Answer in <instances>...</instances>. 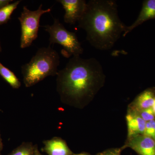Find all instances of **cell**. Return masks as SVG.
I'll return each mask as SVG.
<instances>
[{"label": "cell", "instance_id": "obj_1", "mask_svg": "<svg viewBox=\"0 0 155 155\" xmlns=\"http://www.w3.org/2000/svg\"><path fill=\"white\" fill-rule=\"evenodd\" d=\"M105 80L102 66L96 59L73 57L58 72L57 90L62 102L79 107L93 99Z\"/></svg>", "mask_w": 155, "mask_h": 155}, {"label": "cell", "instance_id": "obj_2", "mask_svg": "<svg viewBox=\"0 0 155 155\" xmlns=\"http://www.w3.org/2000/svg\"><path fill=\"white\" fill-rule=\"evenodd\" d=\"M78 23L86 32L90 45L100 51L113 48L127 26L119 18L117 4L113 0L89 1Z\"/></svg>", "mask_w": 155, "mask_h": 155}, {"label": "cell", "instance_id": "obj_3", "mask_svg": "<svg viewBox=\"0 0 155 155\" xmlns=\"http://www.w3.org/2000/svg\"><path fill=\"white\" fill-rule=\"evenodd\" d=\"M60 56L51 46L40 48L27 64L22 65L23 83L30 87L49 76L58 75Z\"/></svg>", "mask_w": 155, "mask_h": 155}, {"label": "cell", "instance_id": "obj_4", "mask_svg": "<svg viewBox=\"0 0 155 155\" xmlns=\"http://www.w3.org/2000/svg\"><path fill=\"white\" fill-rule=\"evenodd\" d=\"M50 35V44H58L63 47L61 54L65 58L78 57L84 49L75 32L67 30L59 19H54L52 25L43 26Z\"/></svg>", "mask_w": 155, "mask_h": 155}, {"label": "cell", "instance_id": "obj_5", "mask_svg": "<svg viewBox=\"0 0 155 155\" xmlns=\"http://www.w3.org/2000/svg\"><path fill=\"white\" fill-rule=\"evenodd\" d=\"M42 8V5H41L36 11H31L26 6L23 7L21 15L18 18L21 24V48L29 47L37 38L41 17L43 14L49 13L51 11V8L43 10Z\"/></svg>", "mask_w": 155, "mask_h": 155}, {"label": "cell", "instance_id": "obj_6", "mask_svg": "<svg viewBox=\"0 0 155 155\" xmlns=\"http://www.w3.org/2000/svg\"><path fill=\"white\" fill-rule=\"evenodd\" d=\"M129 147L138 155H155V139L144 135L139 134L127 138L123 150Z\"/></svg>", "mask_w": 155, "mask_h": 155}, {"label": "cell", "instance_id": "obj_7", "mask_svg": "<svg viewBox=\"0 0 155 155\" xmlns=\"http://www.w3.org/2000/svg\"><path fill=\"white\" fill-rule=\"evenodd\" d=\"M65 10L64 21L75 24L80 20L86 9L87 2L85 0H58Z\"/></svg>", "mask_w": 155, "mask_h": 155}, {"label": "cell", "instance_id": "obj_8", "mask_svg": "<svg viewBox=\"0 0 155 155\" xmlns=\"http://www.w3.org/2000/svg\"><path fill=\"white\" fill-rule=\"evenodd\" d=\"M150 19H155V0H145L143 2L142 7L137 19L132 25L127 26L122 36H126L134 28Z\"/></svg>", "mask_w": 155, "mask_h": 155}, {"label": "cell", "instance_id": "obj_9", "mask_svg": "<svg viewBox=\"0 0 155 155\" xmlns=\"http://www.w3.org/2000/svg\"><path fill=\"white\" fill-rule=\"evenodd\" d=\"M155 99V87L147 89L130 103L128 110L140 111L152 107Z\"/></svg>", "mask_w": 155, "mask_h": 155}, {"label": "cell", "instance_id": "obj_10", "mask_svg": "<svg viewBox=\"0 0 155 155\" xmlns=\"http://www.w3.org/2000/svg\"><path fill=\"white\" fill-rule=\"evenodd\" d=\"M43 150L48 155H72L73 153L66 142L62 138L54 137L43 142Z\"/></svg>", "mask_w": 155, "mask_h": 155}, {"label": "cell", "instance_id": "obj_11", "mask_svg": "<svg viewBox=\"0 0 155 155\" xmlns=\"http://www.w3.org/2000/svg\"><path fill=\"white\" fill-rule=\"evenodd\" d=\"M127 126V138L139 134H143L146 122L133 111L127 110L126 116Z\"/></svg>", "mask_w": 155, "mask_h": 155}, {"label": "cell", "instance_id": "obj_12", "mask_svg": "<svg viewBox=\"0 0 155 155\" xmlns=\"http://www.w3.org/2000/svg\"><path fill=\"white\" fill-rule=\"evenodd\" d=\"M0 75L13 88L18 89L21 86V82L14 72L3 66L1 63Z\"/></svg>", "mask_w": 155, "mask_h": 155}, {"label": "cell", "instance_id": "obj_13", "mask_svg": "<svg viewBox=\"0 0 155 155\" xmlns=\"http://www.w3.org/2000/svg\"><path fill=\"white\" fill-rule=\"evenodd\" d=\"M38 147L31 142H24L8 155H36Z\"/></svg>", "mask_w": 155, "mask_h": 155}, {"label": "cell", "instance_id": "obj_14", "mask_svg": "<svg viewBox=\"0 0 155 155\" xmlns=\"http://www.w3.org/2000/svg\"><path fill=\"white\" fill-rule=\"evenodd\" d=\"M21 1L9 4L0 10V25L5 24L11 19V15L17 8Z\"/></svg>", "mask_w": 155, "mask_h": 155}, {"label": "cell", "instance_id": "obj_15", "mask_svg": "<svg viewBox=\"0 0 155 155\" xmlns=\"http://www.w3.org/2000/svg\"><path fill=\"white\" fill-rule=\"evenodd\" d=\"M132 111L137 114L139 116H140L142 119H143L145 122H148L150 120L155 119V115L152 108L140 111Z\"/></svg>", "mask_w": 155, "mask_h": 155}, {"label": "cell", "instance_id": "obj_16", "mask_svg": "<svg viewBox=\"0 0 155 155\" xmlns=\"http://www.w3.org/2000/svg\"><path fill=\"white\" fill-rule=\"evenodd\" d=\"M143 134L155 139V119L146 122Z\"/></svg>", "mask_w": 155, "mask_h": 155}, {"label": "cell", "instance_id": "obj_17", "mask_svg": "<svg viewBox=\"0 0 155 155\" xmlns=\"http://www.w3.org/2000/svg\"><path fill=\"white\" fill-rule=\"evenodd\" d=\"M123 150L122 147L109 149L98 153L95 155H121V152Z\"/></svg>", "mask_w": 155, "mask_h": 155}, {"label": "cell", "instance_id": "obj_18", "mask_svg": "<svg viewBox=\"0 0 155 155\" xmlns=\"http://www.w3.org/2000/svg\"><path fill=\"white\" fill-rule=\"evenodd\" d=\"M13 2L12 0H0V10Z\"/></svg>", "mask_w": 155, "mask_h": 155}, {"label": "cell", "instance_id": "obj_19", "mask_svg": "<svg viewBox=\"0 0 155 155\" xmlns=\"http://www.w3.org/2000/svg\"><path fill=\"white\" fill-rule=\"evenodd\" d=\"M72 155H92L91 154L89 153H87V152H82L81 153H80L78 154H75L73 153V154Z\"/></svg>", "mask_w": 155, "mask_h": 155}, {"label": "cell", "instance_id": "obj_20", "mask_svg": "<svg viewBox=\"0 0 155 155\" xmlns=\"http://www.w3.org/2000/svg\"><path fill=\"white\" fill-rule=\"evenodd\" d=\"M0 149H3V143L1 138V134H0Z\"/></svg>", "mask_w": 155, "mask_h": 155}, {"label": "cell", "instance_id": "obj_21", "mask_svg": "<svg viewBox=\"0 0 155 155\" xmlns=\"http://www.w3.org/2000/svg\"><path fill=\"white\" fill-rule=\"evenodd\" d=\"M152 109L153 111L154 114L155 115V99L154 100V102L153 105L152 107Z\"/></svg>", "mask_w": 155, "mask_h": 155}, {"label": "cell", "instance_id": "obj_22", "mask_svg": "<svg viewBox=\"0 0 155 155\" xmlns=\"http://www.w3.org/2000/svg\"><path fill=\"white\" fill-rule=\"evenodd\" d=\"M36 155H42L40 153L39 151L38 150V151L37 152V153H36Z\"/></svg>", "mask_w": 155, "mask_h": 155}, {"label": "cell", "instance_id": "obj_23", "mask_svg": "<svg viewBox=\"0 0 155 155\" xmlns=\"http://www.w3.org/2000/svg\"><path fill=\"white\" fill-rule=\"evenodd\" d=\"M2 149H0V155H2V154H1V152H2Z\"/></svg>", "mask_w": 155, "mask_h": 155}, {"label": "cell", "instance_id": "obj_24", "mask_svg": "<svg viewBox=\"0 0 155 155\" xmlns=\"http://www.w3.org/2000/svg\"><path fill=\"white\" fill-rule=\"evenodd\" d=\"M1 51V45H0V52Z\"/></svg>", "mask_w": 155, "mask_h": 155}]
</instances>
